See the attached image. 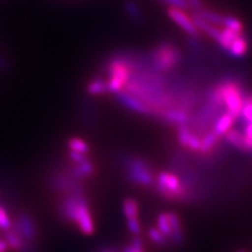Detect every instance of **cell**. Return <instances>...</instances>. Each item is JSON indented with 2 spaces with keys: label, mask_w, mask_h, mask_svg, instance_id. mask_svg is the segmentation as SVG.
<instances>
[{
  "label": "cell",
  "mask_w": 252,
  "mask_h": 252,
  "mask_svg": "<svg viewBox=\"0 0 252 252\" xmlns=\"http://www.w3.org/2000/svg\"><path fill=\"white\" fill-rule=\"evenodd\" d=\"M155 190L162 198L173 202H183L190 198L189 185L186 181L180 178L177 173L162 171L156 177Z\"/></svg>",
  "instance_id": "1"
},
{
  "label": "cell",
  "mask_w": 252,
  "mask_h": 252,
  "mask_svg": "<svg viewBox=\"0 0 252 252\" xmlns=\"http://www.w3.org/2000/svg\"><path fill=\"white\" fill-rule=\"evenodd\" d=\"M148 64L157 72L165 74L175 69L182 61V53L169 42L158 43L147 55Z\"/></svg>",
  "instance_id": "2"
},
{
  "label": "cell",
  "mask_w": 252,
  "mask_h": 252,
  "mask_svg": "<svg viewBox=\"0 0 252 252\" xmlns=\"http://www.w3.org/2000/svg\"><path fill=\"white\" fill-rule=\"evenodd\" d=\"M126 177L129 182L140 187H152L155 184L156 176L152 164L137 156H127L123 159Z\"/></svg>",
  "instance_id": "3"
},
{
  "label": "cell",
  "mask_w": 252,
  "mask_h": 252,
  "mask_svg": "<svg viewBox=\"0 0 252 252\" xmlns=\"http://www.w3.org/2000/svg\"><path fill=\"white\" fill-rule=\"evenodd\" d=\"M106 70L109 79L107 81V90L110 94H117L124 90L132 74V68L129 63L119 55L108 60Z\"/></svg>",
  "instance_id": "4"
},
{
  "label": "cell",
  "mask_w": 252,
  "mask_h": 252,
  "mask_svg": "<svg viewBox=\"0 0 252 252\" xmlns=\"http://www.w3.org/2000/svg\"><path fill=\"white\" fill-rule=\"evenodd\" d=\"M216 91L226 112L239 118L244 105V94L240 86L232 81H225L216 86Z\"/></svg>",
  "instance_id": "5"
},
{
  "label": "cell",
  "mask_w": 252,
  "mask_h": 252,
  "mask_svg": "<svg viewBox=\"0 0 252 252\" xmlns=\"http://www.w3.org/2000/svg\"><path fill=\"white\" fill-rule=\"evenodd\" d=\"M116 98L119 101V103L123 105L124 107L128 108L132 112H135L140 115H145V116H154L153 109L149 107L147 104H145L143 101H141L139 98H137L133 94L121 91L116 94Z\"/></svg>",
  "instance_id": "6"
},
{
  "label": "cell",
  "mask_w": 252,
  "mask_h": 252,
  "mask_svg": "<svg viewBox=\"0 0 252 252\" xmlns=\"http://www.w3.org/2000/svg\"><path fill=\"white\" fill-rule=\"evenodd\" d=\"M167 14L170 17V19L175 21L181 29H182L184 32H186L187 34L191 35L193 37L199 36L200 31L195 27L191 16H189L184 10L178 9V7L169 6L167 10Z\"/></svg>",
  "instance_id": "7"
},
{
  "label": "cell",
  "mask_w": 252,
  "mask_h": 252,
  "mask_svg": "<svg viewBox=\"0 0 252 252\" xmlns=\"http://www.w3.org/2000/svg\"><path fill=\"white\" fill-rule=\"evenodd\" d=\"M157 117L160 118L164 122L175 124L177 126L181 124H187L191 121V117L189 115V112L178 107L162 109Z\"/></svg>",
  "instance_id": "8"
},
{
  "label": "cell",
  "mask_w": 252,
  "mask_h": 252,
  "mask_svg": "<svg viewBox=\"0 0 252 252\" xmlns=\"http://www.w3.org/2000/svg\"><path fill=\"white\" fill-rule=\"evenodd\" d=\"M236 118L233 117L230 113L225 112L218 116V118L214 124V131L218 137H223L226 135L227 131H229L232 128V125L234 123Z\"/></svg>",
  "instance_id": "9"
},
{
  "label": "cell",
  "mask_w": 252,
  "mask_h": 252,
  "mask_svg": "<svg viewBox=\"0 0 252 252\" xmlns=\"http://www.w3.org/2000/svg\"><path fill=\"white\" fill-rule=\"evenodd\" d=\"M248 49H249L248 40L246 39V37L244 36V34H242L236 37L232 41L227 53L233 58H242L247 54Z\"/></svg>",
  "instance_id": "10"
},
{
  "label": "cell",
  "mask_w": 252,
  "mask_h": 252,
  "mask_svg": "<svg viewBox=\"0 0 252 252\" xmlns=\"http://www.w3.org/2000/svg\"><path fill=\"white\" fill-rule=\"evenodd\" d=\"M224 137L227 141V143H229L230 145L241 149V151H249L246 142V137L244 135V132L238 129L231 128L229 131L226 132V135Z\"/></svg>",
  "instance_id": "11"
},
{
  "label": "cell",
  "mask_w": 252,
  "mask_h": 252,
  "mask_svg": "<svg viewBox=\"0 0 252 252\" xmlns=\"http://www.w3.org/2000/svg\"><path fill=\"white\" fill-rule=\"evenodd\" d=\"M219 138L220 137H218L212 130L207 131L203 138H201V147L199 153L202 155H208L214 152L219 143Z\"/></svg>",
  "instance_id": "12"
},
{
  "label": "cell",
  "mask_w": 252,
  "mask_h": 252,
  "mask_svg": "<svg viewBox=\"0 0 252 252\" xmlns=\"http://www.w3.org/2000/svg\"><path fill=\"white\" fill-rule=\"evenodd\" d=\"M86 92L92 96H101L108 93L107 81L102 78H94L88 85H86Z\"/></svg>",
  "instance_id": "13"
},
{
  "label": "cell",
  "mask_w": 252,
  "mask_h": 252,
  "mask_svg": "<svg viewBox=\"0 0 252 252\" xmlns=\"http://www.w3.org/2000/svg\"><path fill=\"white\" fill-rule=\"evenodd\" d=\"M240 35H242V34L236 33V32H234L230 29H227V28L220 29V35L217 42L219 43L220 49L227 52L228 49H229L230 44L232 43V41Z\"/></svg>",
  "instance_id": "14"
},
{
  "label": "cell",
  "mask_w": 252,
  "mask_h": 252,
  "mask_svg": "<svg viewBox=\"0 0 252 252\" xmlns=\"http://www.w3.org/2000/svg\"><path fill=\"white\" fill-rule=\"evenodd\" d=\"M194 13L198 16H200V17L203 18L204 20H206L207 22L211 23V25H215V26H218V27L223 26L224 16H225L223 14H220V13H217V12H214V11L207 10V9H205V7H203L202 10L196 11Z\"/></svg>",
  "instance_id": "15"
},
{
  "label": "cell",
  "mask_w": 252,
  "mask_h": 252,
  "mask_svg": "<svg viewBox=\"0 0 252 252\" xmlns=\"http://www.w3.org/2000/svg\"><path fill=\"white\" fill-rule=\"evenodd\" d=\"M67 144H68L69 151H74V152L82 153V154H86V155H88V153L91 149L88 142L81 138H78V137L70 138L67 142Z\"/></svg>",
  "instance_id": "16"
},
{
  "label": "cell",
  "mask_w": 252,
  "mask_h": 252,
  "mask_svg": "<svg viewBox=\"0 0 252 252\" xmlns=\"http://www.w3.org/2000/svg\"><path fill=\"white\" fill-rule=\"evenodd\" d=\"M123 212L126 219H135L139 215V205L135 199L128 198L123 202Z\"/></svg>",
  "instance_id": "17"
},
{
  "label": "cell",
  "mask_w": 252,
  "mask_h": 252,
  "mask_svg": "<svg viewBox=\"0 0 252 252\" xmlns=\"http://www.w3.org/2000/svg\"><path fill=\"white\" fill-rule=\"evenodd\" d=\"M192 128L191 126H189V123L187 124H181L178 125L177 128V135H178V142L183 147L187 146V143L189 141V138L192 135Z\"/></svg>",
  "instance_id": "18"
},
{
  "label": "cell",
  "mask_w": 252,
  "mask_h": 252,
  "mask_svg": "<svg viewBox=\"0 0 252 252\" xmlns=\"http://www.w3.org/2000/svg\"><path fill=\"white\" fill-rule=\"evenodd\" d=\"M223 27H225L227 29H230L239 34H244V26H243L242 21L239 18L234 17V16L225 15L224 21H223Z\"/></svg>",
  "instance_id": "19"
},
{
  "label": "cell",
  "mask_w": 252,
  "mask_h": 252,
  "mask_svg": "<svg viewBox=\"0 0 252 252\" xmlns=\"http://www.w3.org/2000/svg\"><path fill=\"white\" fill-rule=\"evenodd\" d=\"M148 236L151 241L157 245H165V244L168 243V240L158 228L152 227L151 229L148 230Z\"/></svg>",
  "instance_id": "20"
},
{
  "label": "cell",
  "mask_w": 252,
  "mask_h": 252,
  "mask_svg": "<svg viewBox=\"0 0 252 252\" xmlns=\"http://www.w3.org/2000/svg\"><path fill=\"white\" fill-rule=\"evenodd\" d=\"M245 123L252 122V97H245L241 115Z\"/></svg>",
  "instance_id": "21"
},
{
  "label": "cell",
  "mask_w": 252,
  "mask_h": 252,
  "mask_svg": "<svg viewBox=\"0 0 252 252\" xmlns=\"http://www.w3.org/2000/svg\"><path fill=\"white\" fill-rule=\"evenodd\" d=\"M12 225V219L7 210L0 205V229L7 230Z\"/></svg>",
  "instance_id": "22"
},
{
  "label": "cell",
  "mask_w": 252,
  "mask_h": 252,
  "mask_svg": "<svg viewBox=\"0 0 252 252\" xmlns=\"http://www.w3.org/2000/svg\"><path fill=\"white\" fill-rule=\"evenodd\" d=\"M125 10L130 17L138 19L142 18V12L140 10V7L133 1H130V0H127V1L125 2Z\"/></svg>",
  "instance_id": "23"
},
{
  "label": "cell",
  "mask_w": 252,
  "mask_h": 252,
  "mask_svg": "<svg viewBox=\"0 0 252 252\" xmlns=\"http://www.w3.org/2000/svg\"><path fill=\"white\" fill-rule=\"evenodd\" d=\"M200 147H201V137H199L193 131L192 135L190 136V138H189V141H188L186 148H188L189 151H191V152L199 153Z\"/></svg>",
  "instance_id": "24"
},
{
  "label": "cell",
  "mask_w": 252,
  "mask_h": 252,
  "mask_svg": "<svg viewBox=\"0 0 252 252\" xmlns=\"http://www.w3.org/2000/svg\"><path fill=\"white\" fill-rule=\"evenodd\" d=\"M127 227L129 231L131 232V234L133 236H138L141 233V224L139 218H135V219H128L127 220Z\"/></svg>",
  "instance_id": "25"
},
{
  "label": "cell",
  "mask_w": 252,
  "mask_h": 252,
  "mask_svg": "<svg viewBox=\"0 0 252 252\" xmlns=\"http://www.w3.org/2000/svg\"><path fill=\"white\" fill-rule=\"evenodd\" d=\"M162 1L167 3L169 6L178 7V9L184 10V11L190 9V5H189L187 0H162Z\"/></svg>",
  "instance_id": "26"
},
{
  "label": "cell",
  "mask_w": 252,
  "mask_h": 252,
  "mask_svg": "<svg viewBox=\"0 0 252 252\" xmlns=\"http://www.w3.org/2000/svg\"><path fill=\"white\" fill-rule=\"evenodd\" d=\"M68 158L72 160L74 163L79 164L90 160L89 157L86 154H82V153H78V152H74V151H69L68 153Z\"/></svg>",
  "instance_id": "27"
},
{
  "label": "cell",
  "mask_w": 252,
  "mask_h": 252,
  "mask_svg": "<svg viewBox=\"0 0 252 252\" xmlns=\"http://www.w3.org/2000/svg\"><path fill=\"white\" fill-rule=\"evenodd\" d=\"M189 5H190V7H192V9L196 12V11H200L202 10L204 5H203V2L202 0H187Z\"/></svg>",
  "instance_id": "28"
},
{
  "label": "cell",
  "mask_w": 252,
  "mask_h": 252,
  "mask_svg": "<svg viewBox=\"0 0 252 252\" xmlns=\"http://www.w3.org/2000/svg\"><path fill=\"white\" fill-rule=\"evenodd\" d=\"M0 252H11L10 247L4 239H0Z\"/></svg>",
  "instance_id": "29"
},
{
  "label": "cell",
  "mask_w": 252,
  "mask_h": 252,
  "mask_svg": "<svg viewBox=\"0 0 252 252\" xmlns=\"http://www.w3.org/2000/svg\"><path fill=\"white\" fill-rule=\"evenodd\" d=\"M100 252H118V251L116 249H114V248H106V249L101 250Z\"/></svg>",
  "instance_id": "30"
},
{
  "label": "cell",
  "mask_w": 252,
  "mask_h": 252,
  "mask_svg": "<svg viewBox=\"0 0 252 252\" xmlns=\"http://www.w3.org/2000/svg\"><path fill=\"white\" fill-rule=\"evenodd\" d=\"M239 252H246V251H239Z\"/></svg>",
  "instance_id": "31"
}]
</instances>
